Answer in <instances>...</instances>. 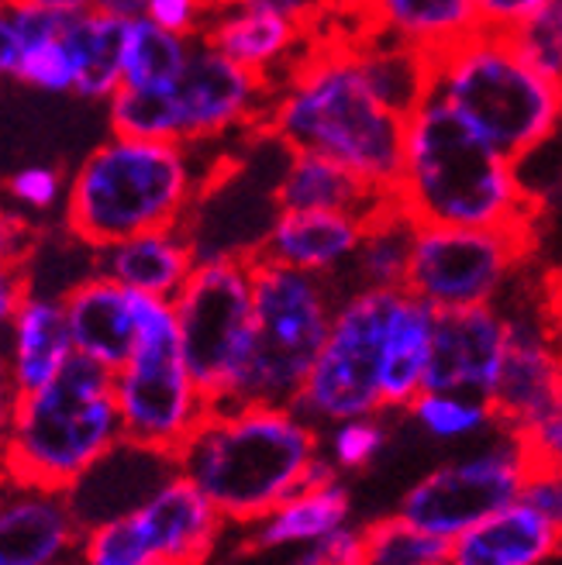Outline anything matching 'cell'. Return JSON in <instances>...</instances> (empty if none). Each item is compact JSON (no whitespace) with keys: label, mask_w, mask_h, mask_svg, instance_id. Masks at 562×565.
I'll use <instances>...</instances> for the list:
<instances>
[{"label":"cell","mask_w":562,"mask_h":565,"mask_svg":"<svg viewBox=\"0 0 562 565\" xmlns=\"http://www.w3.org/2000/svg\"><path fill=\"white\" fill-rule=\"evenodd\" d=\"M18 55H21V42H18V28H14V11L8 0H0V79L4 76L14 79Z\"/></svg>","instance_id":"cell-47"},{"label":"cell","mask_w":562,"mask_h":565,"mask_svg":"<svg viewBox=\"0 0 562 565\" xmlns=\"http://www.w3.org/2000/svg\"><path fill=\"white\" fill-rule=\"evenodd\" d=\"M349 514H352V493L342 479H335V483H325V487L297 490L263 521L245 527L238 552L266 555L279 548H307L328 539V534H335L339 527H346Z\"/></svg>","instance_id":"cell-27"},{"label":"cell","mask_w":562,"mask_h":565,"mask_svg":"<svg viewBox=\"0 0 562 565\" xmlns=\"http://www.w3.org/2000/svg\"><path fill=\"white\" fill-rule=\"evenodd\" d=\"M276 211H335L373 224L397 207V193L352 173L349 166L318 152H287L273 183Z\"/></svg>","instance_id":"cell-19"},{"label":"cell","mask_w":562,"mask_h":565,"mask_svg":"<svg viewBox=\"0 0 562 565\" xmlns=\"http://www.w3.org/2000/svg\"><path fill=\"white\" fill-rule=\"evenodd\" d=\"M331 466L339 472H362L370 469L380 451L386 448L390 441V428L386 420H380L377 414L370 417H352V420H342V424H331Z\"/></svg>","instance_id":"cell-36"},{"label":"cell","mask_w":562,"mask_h":565,"mask_svg":"<svg viewBox=\"0 0 562 565\" xmlns=\"http://www.w3.org/2000/svg\"><path fill=\"white\" fill-rule=\"evenodd\" d=\"M307 39L311 35L300 32L284 14L242 4V0H214L211 18L201 32V42L273 83L294 66Z\"/></svg>","instance_id":"cell-21"},{"label":"cell","mask_w":562,"mask_h":565,"mask_svg":"<svg viewBox=\"0 0 562 565\" xmlns=\"http://www.w3.org/2000/svg\"><path fill=\"white\" fill-rule=\"evenodd\" d=\"M435 97L521 162L562 128V83L531 66L508 35L476 32L438 55Z\"/></svg>","instance_id":"cell-6"},{"label":"cell","mask_w":562,"mask_h":565,"mask_svg":"<svg viewBox=\"0 0 562 565\" xmlns=\"http://www.w3.org/2000/svg\"><path fill=\"white\" fill-rule=\"evenodd\" d=\"M242 4H256V8L276 11V14H284L287 21H294L300 32L315 35L325 28L331 11L339 8V0H242Z\"/></svg>","instance_id":"cell-44"},{"label":"cell","mask_w":562,"mask_h":565,"mask_svg":"<svg viewBox=\"0 0 562 565\" xmlns=\"http://www.w3.org/2000/svg\"><path fill=\"white\" fill-rule=\"evenodd\" d=\"M367 221L335 211H276L259 242V259L315 276H335L352 263Z\"/></svg>","instance_id":"cell-23"},{"label":"cell","mask_w":562,"mask_h":565,"mask_svg":"<svg viewBox=\"0 0 562 565\" xmlns=\"http://www.w3.org/2000/svg\"><path fill=\"white\" fill-rule=\"evenodd\" d=\"M197 263H201V252H197V242L187 224L138 232L121 242L94 248L97 273L121 282L131 294L159 297V300H173L183 290V282L190 279Z\"/></svg>","instance_id":"cell-22"},{"label":"cell","mask_w":562,"mask_h":565,"mask_svg":"<svg viewBox=\"0 0 562 565\" xmlns=\"http://www.w3.org/2000/svg\"><path fill=\"white\" fill-rule=\"evenodd\" d=\"M0 487H4V476H0Z\"/></svg>","instance_id":"cell-51"},{"label":"cell","mask_w":562,"mask_h":565,"mask_svg":"<svg viewBox=\"0 0 562 565\" xmlns=\"http://www.w3.org/2000/svg\"><path fill=\"white\" fill-rule=\"evenodd\" d=\"M76 565H159L135 518H115L83 527Z\"/></svg>","instance_id":"cell-33"},{"label":"cell","mask_w":562,"mask_h":565,"mask_svg":"<svg viewBox=\"0 0 562 565\" xmlns=\"http://www.w3.org/2000/svg\"><path fill=\"white\" fill-rule=\"evenodd\" d=\"M552 0H476V21L480 32L511 35L528 21H536Z\"/></svg>","instance_id":"cell-41"},{"label":"cell","mask_w":562,"mask_h":565,"mask_svg":"<svg viewBox=\"0 0 562 565\" xmlns=\"http://www.w3.org/2000/svg\"><path fill=\"white\" fill-rule=\"evenodd\" d=\"M404 128L362 79L349 42L325 21L307 39L294 66L273 83L259 135L287 152H318L349 166L377 186L397 193L404 166Z\"/></svg>","instance_id":"cell-1"},{"label":"cell","mask_w":562,"mask_h":565,"mask_svg":"<svg viewBox=\"0 0 562 565\" xmlns=\"http://www.w3.org/2000/svg\"><path fill=\"white\" fill-rule=\"evenodd\" d=\"M197 39L166 32L149 18H131L121 55V87L131 90H170L183 76Z\"/></svg>","instance_id":"cell-30"},{"label":"cell","mask_w":562,"mask_h":565,"mask_svg":"<svg viewBox=\"0 0 562 565\" xmlns=\"http://www.w3.org/2000/svg\"><path fill=\"white\" fill-rule=\"evenodd\" d=\"M138 338L128 362L115 373V404L125 441L146 445L177 459L183 441L211 411L201 386L193 383L183 349L173 300H135Z\"/></svg>","instance_id":"cell-8"},{"label":"cell","mask_w":562,"mask_h":565,"mask_svg":"<svg viewBox=\"0 0 562 565\" xmlns=\"http://www.w3.org/2000/svg\"><path fill=\"white\" fill-rule=\"evenodd\" d=\"M290 565H362V531L346 524L328 539L300 548Z\"/></svg>","instance_id":"cell-43"},{"label":"cell","mask_w":562,"mask_h":565,"mask_svg":"<svg viewBox=\"0 0 562 565\" xmlns=\"http://www.w3.org/2000/svg\"><path fill=\"white\" fill-rule=\"evenodd\" d=\"M521 503L552 521L562 534V472L559 469H524V483L518 493Z\"/></svg>","instance_id":"cell-42"},{"label":"cell","mask_w":562,"mask_h":565,"mask_svg":"<svg viewBox=\"0 0 562 565\" xmlns=\"http://www.w3.org/2000/svg\"><path fill=\"white\" fill-rule=\"evenodd\" d=\"M83 524L63 490L0 487V565H76Z\"/></svg>","instance_id":"cell-16"},{"label":"cell","mask_w":562,"mask_h":565,"mask_svg":"<svg viewBox=\"0 0 562 565\" xmlns=\"http://www.w3.org/2000/svg\"><path fill=\"white\" fill-rule=\"evenodd\" d=\"M432 331H435V307L401 290L397 303L390 310V324L383 338L380 411H407L417 393L425 390Z\"/></svg>","instance_id":"cell-28"},{"label":"cell","mask_w":562,"mask_h":565,"mask_svg":"<svg viewBox=\"0 0 562 565\" xmlns=\"http://www.w3.org/2000/svg\"><path fill=\"white\" fill-rule=\"evenodd\" d=\"M321 459V431L290 404L211 407L177 451V469L193 479L229 527L263 521L304 490Z\"/></svg>","instance_id":"cell-4"},{"label":"cell","mask_w":562,"mask_h":565,"mask_svg":"<svg viewBox=\"0 0 562 565\" xmlns=\"http://www.w3.org/2000/svg\"><path fill=\"white\" fill-rule=\"evenodd\" d=\"M8 4H32V8H49V11H63V14H76L94 8L97 0H8Z\"/></svg>","instance_id":"cell-49"},{"label":"cell","mask_w":562,"mask_h":565,"mask_svg":"<svg viewBox=\"0 0 562 565\" xmlns=\"http://www.w3.org/2000/svg\"><path fill=\"white\" fill-rule=\"evenodd\" d=\"M39 242H42V232L35 217L21 214L11 204H0V263L24 266L35 256Z\"/></svg>","instance_id":"cell-40"},{"label":"cell","mask_w":562,"mask_h":565,"mask_svg":"<svg viewBox=\"0 0 562 565\" xmlns=\"http://www.w3.org/2000/svg\"><path fill=\"white\" fill-rule=\"evenodd\" d=\"M518 162L497 152L456 107L428 97L404 128L397 204L417 228H500L539 235L542 201Z\"/></svg>","instance_id":"cell-2"},{"label":"cell","mask_w":562,"mask_h":565,"mask_svg":"<svg viewBox=\"0 0 562 565\" xmlns=\"http://www.w3.org/2000/svg\"><path fill=\"white\" fill-rule=\"evenodd\" d=\"M32 290V282H28V273L24 266H11V263H0V342H4V334L18 315L21 300Z\"/></svg>","instance_id":"cell-45"},{"label":"cell","mask_w":562,"mask_h":565,"mask_svg":"<svg viewBox=\"0 0 562 565\" xmlns=\"http://www.w3.org/2000/svg\"><path fill=\"white\" fill-rule=\"evenodd\" d=\"M562 407V342L542 315H508V352L497 386L487 397L490 424L500 431H518Z\"/></svg>","instance_id":"cell-14"},{"label":"cell","mask_w":562,"mask_h":565,"mask_svg":"<svg viewBox=\"0 0 562 565\" xmlns=\"http://www.w3.org/2000/svg\"><path fill=\"white\" fill-rule=\"evenodd\" d=\"M417 224L401 211V204L367 224L356 256H352V290H404Z\"/></svg>","instance_id":"cell-31"},{"label":"cell","mask_w":562,"mask_h":565,"mask_svg":"<svg viewBox=\"0 0 562 565\" xmlns=\"http://www.w3.org/2000/svg\"><path fill=\"white\" fill-rule=\"evenodd\" d=\"M94 8H100V11H107V14H118V18H125V21H131V18H142V14H146L149 0H97Z\"/></svg>","instance_id":"cell-48"},{"label":"cell","mask_w":562,"mask_h":565,"mask_svg":"<svg viewBox=\"0 0 562 565\" xmlns=\"http://www.w3.org/2000/svg\"><path fill=\"white\" fill-rule=\"evenodd\" d=\"M66 190H70V177L60 166H45V162L21 166L4 183H0L4 204L18 207L28 217H49L55 211L63 214Z\"/></svg>","instance_id":"cell-35"},{"label":"cell","mask_w":562,"mask_h":565,"mask_svg":"<svg viewBox=\"0 0 562 565\" xmlns=\"http://www.w3.org/2000/svg\"><path fill=\"white\" fill-rule=\"evenodd\" d=\"M339 8L359 32L401 39L432 55L480 32L476 0H339Z\"/></svg>","instance_id":"cell-24"},{"label":"cell","mask_w":562,"mask_h":565,"mask_svg":"<svg viewBox=\"0 0 562 565\" xmlns=\"http://www.w3.org/2000/svg\"><path fill=\"white\" fill-rule=\"evenodd\" d=\"M4 352L18 393H32L60 376L76 355L63 297L28 290L4 334Z\"/></svg>","instance_id":"cell-25"},{"label":"cell","mask_w":562,"mask_h":565,"mask_svg":"<svg viewBox=\"0 0 562 565\" xmlns=\"http://www.w3.org/2000/svg\"><path fill=\"white\" fill-rule=\"evenodd\" d=\"M211 8H214V0H149L142 18L156 21L166 32L201 39L204 24L211 18Z\"/></svg>","instance_id":"cell-39"},{"label":"cell","mask_w":562,"mask_h":565,"mask_svg":"<svg viewBox=\"0 0 562 565\" xmlns=\"http://www.w3.org/2000/svg\"><path fill=\"white\" fill-rule=\"evenodd\" d=\"M135 300L138 294L125 290L121 282L107 279L97 269L73 282L63 294V307L76 355L97 362L107 373H118L138 338Z\"/></svg>","instance_id":"cell-20"},{"label":"cell","mask_w":562,"mask_h":565,"mask_svg":"<svg viewBox=\"0 0 562 565\" xmlns=\"http://www.w3.org/2000/svg\"><path fill=\"white\" fill-rule=\"evenodd\" d=\"M503 352H508V315L494 303L435 310L432 355L421 393H473L490 397Z\"/></svg>","instance_id":"cell-15"},{"label":"cell","mask_w":562,"mask_h":565,"mask_svg":"<svg viewBox=\"0 0 562 565\" xmlns=\"http://www.w3.org/2000/svg\"><path fill=\"white\" fill-rule=\"evenodd\" d=\"M407 414L432 438H466L490 424L487 401H463L459 393H417Z\"/></svg>","instance_id":"cell-34"},{"label":"cell","mask_w":562,"mask_h":565,"mask_svg":"<svg viewBox=\"0 0 562 565\" xmlns=\"http://www.w3.org/2000/svg\"><path fill=\"white\" fill-rule=\"evenodd\" d=\"M128 21L87 8L66 18V42L76 63V94L83 100L107 104L121 87V55H125Z\"/></svg>","instance_id":"cell-29"},{"label":"cell","mask_w":562,"mask_h":565,"mask_svg":"<svg viewBox=\"0 0 562 565\" xmlns=\"http://www.w3.org/2000/svg\"><path fill=\"white\" fill-rule=\"evenodd\" d=\"M14 407H18V386L11 376V362L0 342V476H4V459L11 445V428H14Z\"/></svg>","instance_id":"cell-46"},{"label":"cell","mask_w":562,"mask_h":565,"mask_svg":"<svg viewBox=\"0 0 562 565\" xmlns=\"http://www.w3.org/2000/svg\"><path fill=\"white\" fill-rule=\"evenodd\" d=\"M252 300H256V338L235 404L256 401L294 407L342 303L339 287L331 276L300 273L252 256Z\"/></svg>","instance_id":"cell-7"},{"label":"cell","mask_w":562,"mask_h":565,"mask_svg":"<svg viewBox=\"0 0 562 565\" xmlns=\"http://www.w3.org/2000/svg\"><path fill=\"white\" fill-rule=\"evenodd\" d=\"M173 472H177L173 456L121 438L104 459H97L66 490V500L76 521L83 527H91L100 521L135 514Z\"/></svg>","instance_id":"cell-18"},{"label":"cell","mask_w":562,"mask_h":565,"mask_svg":"<svg viewBox=\"0 0 562 565\" xmlns=\"http://www.w3.org/2000/svg\"><path fill=\"white\" fill-rule=\"evenodd\" d=\"M397 294L401 290H352L342 297L325 349L294 401L297 414L318 428L380 414L383 338Z\"/></svg>","instance_id":"cell-10"},{"label":"cell","mask_w":562,"mask_h":565,"mask_svg":"<svg viewBox=\"0 0 562 565\" xmlns=\"http://www.w3.org/2000/svg\"><path fill=\"white\" fill-rule=\"evenodd\" d=\"M229 162L201 146L115 135L94 146L70 173L63 232L104 248L138 232L187 224L208 183Z\"/></svg>","instance_id":"cell-3"},{"label":"cell","mask_w":562,"mask_h":565,"mask_svg":"<svg viewBox=\"0 0 562 565\" xmlns=\"http://www.w3.org/2000/svg\"><path fill=\"white\" fill-rule=\"evenodd\" d=\"M273 79L252 73L197 39L183 76L170 87L177 138L183 146L214 149L229 138H248L263 125Z\"/></svg>","instance_id":"cell-13"},{"label":"cell","mask_w":562,"mask_h":565,"mask_svg":"<svg viewBox=\"0 0 562 565\" xmlns=\"http://www.w3.org/2000/svg\"><path fill=\"white\" fill-rule=\"evenodd\" d=\"M362 531V565H448L453 542L407 524L401 514L373 518Z\"/></svg>","instance_id":"cell-32"},{"label":"cell","mask_w":562,"mask_h":565,"mask_svg":"<svg viewBox=\"0 0 562 565\" xmlns=\"http://www.w3.org/2000/svg\"><path fill=\"white\" fill-rule=\"evenodd\" d=\"M562 555V534L528 503H511L459 534L448 565H545Z\"/></svg>","instance_id":"cell-26"},{"label":"cell","mask_w":562,"mask_h":565,"mask_svg":"<svg viewBox=\"0 0 562 565\" xmlns=\"http://www.w3.org/2000/svg\"><path fill=\"white\" fill-rule=\"evenodd\" d=\"M521 448L511 435H503L500 445L484 456L445 462L421 476L401 497L397 514L407 524L453 542L503 507H511L521 493Z\"/></svg>","instance_id":"cell-12"},{"label":"cell","mask_w":562,"mask_h":565,"mask_svg":"<svg viewBox=\"0 0 562 565\" xmlns=\"http://www.w3.org/2000/svg\"><path fill=\"white\" fill-rule=\"evenodd\" d=\"M0 204H4V193H0Z\"/></svg>","instance_id":"cell-50"},{"label":"cell","mask_w":562,"mask_h":565,"mask_svg":"<svg viewBox=\"0 0 562 565\" xmlns=\"http://www.w3.org/2000/svg\"><path fill=\"white\" fill-rule=\"evenodd\" d=\"M183 362L211 407L238 401L256 338L252 256H204L173 297Z\"/></svg>","instance_id":"cell-9"},{"label":"cell","mask_w":562,"mask_h":565,"mask_svg":"<svg viewBox=\"0 0 562 565\" xmlns=\"http://www.w3.org/2000/svg\"><path fill=\"white\" fill-rule=\"evenodd\" d=\"M521 448V469H559L562 472V407L528 428L508 431Z\"/></svg>","instance_id":"cell-38"},{"label":"cell","mask_w":562,"mask_h":565,"mask_svg":"<svg viewBox=\"0 0 562 565\" xmlns=\"http://www.w3.org/2000/svg\"><path fill=\"white\" fill-rule=\"evenodd\" d=\"M539 252V235L500 228H417L404 290L435 310L494 303Z\"/></svg>","instance_id":"cell-11"},{"label":"cell","mask_w":562,"mask_h":565,"mask_svg":"<svg viewBox=\"0 0 562 565\" xmlns=\"http://www.w3.org/2000/svg\"><path fill=\"white\" fill-rule=\"evenodd\" d=\"M121 438L115 373L73 355L52 383L18 393L4 479L66 493Z\"/></svg>","instance_id":"cell-5"},{"label":"cell","mask_w":562,"mask_h":565,"mask_svg":"<svg viewBox=\"0 0 562 565\" xmlns=\"http://www.w3.org/2000/svg\"><path fill=\"white\" fill-rule=\"evenodd\" d=\"M159 565H208L229 521L180 469L131 514Z\"/></svg>","instance_id":"cell-17"},{"label":"cell","mask_w":562,"mask_h":565,"mask_svg":"<svg viewBox=\"0 0 562 565\" xmlns=\"http://www.w3.org/2000/svg\"><path fill=\"white\" fill-rule=\"evenodd\" d=\"M508 39L518 45V52L531 66H539L545 76L562 83V0H552L536 21H528Z\"/></svg>","instance_id":"cell-37"}]
</instances>
